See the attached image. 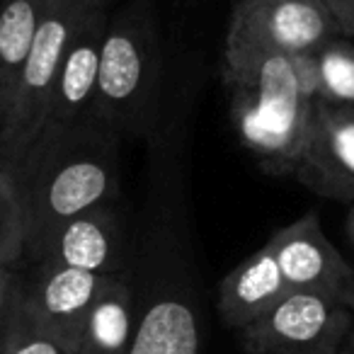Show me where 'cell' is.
Here are the masks:
<instances>
[{
    "instance_id": "obj_1",
    "label": "cell",
    "mask_w": 354,
    "mask_h": 354,
    "mask_svg": "<svg viewBox=\"0 0 354 354\" xmlns=\"http://www.w3.org/2000/svg\"><path fill=\"white\" fill-rule=\"evenodd\" d=\"M10 172L25 209V257L32 260L66 218L117 202L119 133L88 117L56 141L32 148Z\"/></svg>"
},
{
    "instance_id": "obj_2",
    "label": "cell",
    "mask_w": 354,
    "mask_h": 354,
    "mask_svg": "<svg viewBox=\"0 0 354 354\" xmlns=\"http://www.w3.org/2000/svg\"><path fill=\"white\" fill-rule=\"evenodd\" d=\"M226 85L238 141L270 175H294L308 138L315 102L301 90L294 56L226 51Z\"/></svg>"
},
{
    "instance_id": "obj_3",
    "label": "cell",
    "mask_w": 354,
    "mask_h": 354,
    "mask_svg": "<svg viewBox=\"0 0 354 354\" xmlns=\"http://www.w3.org/2000/svg\"><path fill=\"white\" fill-rule=\"evenodd\" d=\"M162 49L151 0H127L109 12L90 117L117 133L138 131L156 104Z\"/></svg>"
},
{
    "instance_id": "obj_4",
    "label": "cell",
    "mask_w": 354,
    "mask_h": 354,
    "mask_svg": "<svg viewBox=\"0 0 354 354\" xmlns=\"http://www.w3.org/2000/svg\"><path fill=\"white\" fill-rule=\"evenodd\" d=\"M88 8L75 0H46L44 17L17 73L10 112L0 129V165L15 170L32 148L59 78L61 61Z\"/></svg>"
},
{
    "instance_id": "obj_5",
    "label": "cell",
    "mask_w": 354,
    "mask_h": 354,
    "mask_svg": "<svg viewBox=\"0 0 354 354\" xmlns=\"http://www.w3.org/2000/svg\"><path fill=\"white\" fill-rule=\"evenodd\" d=\"M354 313L333 294L286 291L241 330L245 354H339Z\"/></svg>"
},
{
    "instance_id": "obj_6",
    "label": "cell",
    "mask_w": 354,
    "mask_h": 354,
    "mask_svg": "<svg viewBox=\"0 0 354 354\" xmlns=\"http://www.w3.org/2000/svg\"><path fill=\"white\" fill-rule=\"evenodd\" d=\"M339 37L325 0H233L226 51H315Z\"/></svg>"
},
{
    "instance_id": "obj_7",
    "label": "cell",
    "mask_w": 354,
    "mask_h": 354,
    "mask_svg": "<svg viewBox=\"0 0 354 354\" xmlns=\"http://www.w3.org/2000/svg\"><path fill=\"white\" fill-rule=\"evenodd\" d=\"M138 320L127 354H199L202 325L192 284L180 267L158 265L136 291Z\"/></svg>"
},
{
    "instance_id": "obj_8",
    "label": "cell",
    "mask_w": 354,
    "mask_h": 354,
    "mask_svg": "<svg viewBox=\"0 0 354 354\" xmlns=\"http://www.w3.org/2000/svg\"><path fill=\"white\" fill-rule=\"evenodd\" d=\"M107 20L109 10H85L83 20H80L68 49H66L64 61H61L59 78H56L54 90H51L44 119H41L32 148L56 141L68 129H73L75 124L90 117L95 90H97L100 54H102Z\"/></svg>"
},
{
    "instance_id": "obj_9",
    "label": "cell",
    "mask_w": 354,
    "mask_h": 354,
    "mask_svg": "<svg viewBox=\"0 0 354 354\" xmlns=\"http://www.w3.org/2000/svg\"><path fill=\"white\" fill-rule=\"evenodd\" d=\"M35 265H64L112 277L124 274L129 262L127 228L114 204L88 209L56 226L39 248Z\"/></svg>"
},
{
    "instance_id": "obj_10",
    "label": "cell",
    "mask_w": 354,
    "mask_h": 354,
    "mask_svg": "<svg viewBox=\"0 0 354 354\" xmlns=\"http://www.w3.org/2000/svg\"><path fill=\"white\" fill-rule=\"evenodd\" d=\"M294 177L325 199L354 202V107L315 102Z\"/></svg>"
},
{
    "instance_id": "obj_11",
    "label": "cell",
    "mask_w": 354,
    "mask_h": 354,
    "mask_svg": "<svg viewBox=\"0 0 354 354\" xmlns=\"http://www.w3.org/2000/svg\"><path fill=\"white\" fill-rule=\"evenodd\" d=\"M102 284L104 277L95 272L37 265L35 274L27 277L25 315L75 354L80 330Z\"/></svg>"
},
{
    "instance_id": "obj_12",
    "label": "cell",
    "mask_w": 354,
    "mask_h": 354,
    "mask_svg": "<svg viewBox=\"0 0 354 354\" xmlns=\"http://www.w3.org/2000/svg\"><path fill=\"white\" fill-rule=\"evenodd\" d=\"M286 291H320L337 296L352 277L337 248L325 236L318 212H306L270 236Z\"/></svg>"
},
{
    "instance_id": "obj_13",
    "label": "cell",
    "mask_w": 354,
    "mask_h": 354,
    "mask_svg": "<svg viewBox=\"0 0 354 354\" xmlns=\"http://www.w3.org/2000/svg\"><path fill=\"white\" fill-rule=\"evenodd\" d=\"M286 294L284 277L267 241L260 250L248 255L218 284V315L228 328L241 333L245 325L260 318L272 304Z\"/></svg>"
},
{
    "instance_id": "obj_14",
    "label": "cell",
    "mask_w": 354,
    "mask_h": 354,
    "mask_svg": "<svg viewBox=\"0 0 354 354\" xmlns=\"http://www.w3.org/2000/svg\"><path fill=\"white\" fill-rule=\"evenodd\" d=\"M136 289L124 274L104 277L80 330L75 354H127L136 333Z\"/></svg>"
},
{
    "instance_id": "obj_15",
    "label": "cell",
    "mask_w": 354,
    "mask_h": 354,
    "mask_svg": "<svg viewBox=\"0 0 354 354\" xmlns=\"http://www.w3.org/2000/svg\"><path fill=\"white\" fill-rule=\"evenodd\" d=\"M44 10L46 0H3L0 3V64L6 71L10 100L17 83V73L25 64L32 41H35Z\"/></svg>"
},
{
    "instance_id": "obj_16",
    "label": "cell",
    "mask_w": 354,
    "mask_h": 354,
    "mask_svg": "<svg viewBox=\"0 0 354 354\" xmlns=\"http://www.w3.org/2000/svg\"><path fill=\"white\" fill-rule=\"evenodd\" d=\"M320 95L318 100L335 107H354V41L333 37L315 49Z\"/></svg>"
},
{
    "instance_id": "obj_17",
    "label": "cell",
    "mask_w": 354,
    "mask_h": 354,
    "mask_svg": "<svg viewBox=\"0 0 354 354\" xmlns=\"http://www.w3.org/2000/svg\"><path fill=\"white\" fill-rule=\"evenodd\" d=\"M27 223L20 189L10 170L0 165V265H17L25 257Z\"/></svg>"
},
{
    "instance_id": "obj_18",
    "label": "cell",
    "mask_w": 354,
    "mask_h": 354,
    "mask_svg": "<svg viewBox=\"0 0 354 354\" xmlns=\"http://www.w3.org/2000/svg\"><path fill=\"white\" fill-rule=\"evenodd\" d=\"M27 277L17 265H0V349L17 333L25 318Z\"/></svg>"
},
{
    "instance_id": "obj_19",
    "label": "cell",
    "mask_w": 354,
    "mask_h": 354,
    "mask_svg": "<svg viewBox=\"0 0 354 354\" xmlns=\"http://www.w3.org/2000/svg\"><path fill=\"white\" fill-rule=\"evenodd\" d=\"M0 354H73V352L68 347H64L56 337H51L49 333H44L39 325L32 323L25 315L17 333L8 339V344L0 349Z\"/></svg>"
},
{
    "instance_id": "obj_20",
    "label": "cell",
    "mask_w": 354,
    "mask_h": 354,
    "mask_svg": "<svg viewBox=\"0 0 354 354\" xmlns=\"http://www.w3.org/2000/svg\"><path fill=\"white\" fill-rule=\"evenodd\" d=\"M335 22H337L339 37H347L354 41V0H325Z\"/></svg>"
},
{
    "instance_id": "obj_21",
    "label": "cell",
    "mask_w": 354,
    "mask_h": 354,
    "mask_svg": "<svg viewBox=\"0 0 354 354\" xmlns=\"http://www.w3.org/2000/svg\"><path fill=\"white\" fill-rule=\"evenodd\" d=\"M8 109H10V90H8V80H6V71L0 64V129L8 119Z\"/></svg>"
},
{
    "instance_id": "obj_22",
    "label": "cell",
    "mask_w": 354,
    "mask_h": 354,
    "mask_svg": "<svg viewBox=\"0 0 354 354\" xmlns=\"http://www.w3.org/2000/svg\"><path fill=\"white\" fill-rule=\"evenodd\" d=\"M337 299L342 301V304L347 306V308L354 313V272H352V277H349V279H347V284H344L342 289H339Z\"/></svg>"
},
{
    "instance_id": "obj_23",
    "label": "cell",
    "mask_w": 354,
    "mask_h": 354,
    "mask_svg": "<svg viewBox=\"0 0 354 354\" xmlns=\"http://www.w3.org/2000/svg\"><path fill=\"white\" fill-rule=\"evenodd\" d=\"M75 3L88 8V10H112V6L119 0H75Z\"/></svg>"
},
{
    "instance_id": "obj_24",
    "label": "cell",
    "mask_w": 354,
    "mask_h": 354,
    "mask_svg": "<svg viewBox=\"0 0 354 354\" xmlns=\"http://www.w3.org/2000/svg\"><path fill=\"white\" fill-rule=\"evenodd\" d=\"M344 228H347V236H349V241H352V245H354V202H352V209H349V214H347Z\"/></svg>"
},
{
    "instance_id": "obj_25",
    "label": "cell",
    "mask_w": 354,
    "mask_h": 354,
    "mask_svg": "<svg viewBox=\"0 0 354 354\" xmlns=\"http://www.w3.org/2000/svg\"><path fill=\"white\" fill-rule=\"evenodd\" d=\"M339 354H354V330L349 333V337L344 339L342 349H339Z\"/></svg>"
}]
</instances>
